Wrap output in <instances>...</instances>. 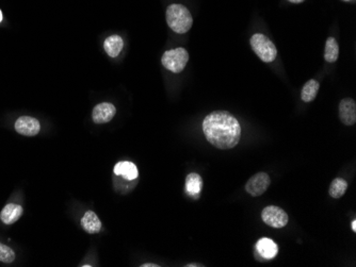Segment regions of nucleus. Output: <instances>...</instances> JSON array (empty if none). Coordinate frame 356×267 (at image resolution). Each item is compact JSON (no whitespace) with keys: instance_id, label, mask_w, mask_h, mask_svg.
Listing matches in <instances>:
<instances>
[{"instance_id":"aec40b11","label":"nucleus","mask_w":356,"mask_h":267,"mask_svg":"<svg viewBox=\"0 0 356 267\" xmlns=\"http://www.w3.org/2000/svg\"><path fill=\"white\" fill-rule=\"evenodd\" d=\"M159 265L156 264H152V263H145L143 265H141V267H158Z\"/></svg>"},{"instance_id":"6e6552de","label":"nucleus","mask_w":356,"mask_h":267,"mask_svg":"<svg viewBox=\"0 0 356 267\" xmlns=\"http://www.w3.org/2000/svg\"><path fill=\"white\" fill-rule=\"evenodd\" d=\"M339 118L345 126L356 122V103L352 98H344L339 103Z\"/></svg>"},{"instance_id":"6ab92c4d","label":"nucleus","mask_w":356,"mask_h":267,"mask_svg":"<svg viewBox=\"0 0 356 267\" xmlns=\"http://www.w3.org/2000/svg\"><path fill=\"white\" fill-rule=\"evenodd\" d=\"M15 260V252L12 249L0 243V262L3 263H12Z\"/></svg>"},{"instance_id":"f03ea898","label":"nucleus","mask_w":356,"mask_h":267,"mask_svg":"<svg viewBox=\"0 0 356 267\" xmlns=\"http://www.w3.org/2000/svg\"><path fill=\"white\" fill-rule=\"evenodd\" d=\"M166 23L174 32L184 34L191 29L193 19L185 6L173 4L166 9Z\"/></svg>"},{"instance_id":"2eb2a0df","label":"nucleus","mask_w":356,"mask_h":267,"mask_svg":"<svg viewBox=\"0 0 356 267\" xmlns=\"http://www.w3.org/2000/svg\"><path fill=\"white\" fill-rule=\"evenodd\" d=\"M203 188L202 177L197 173H191L186 178V192L192 197H197L200 195Z\"/></svg>"},{"instance_id":"f257e3e1","label":"nucleus","mask_w":356,"mask_h":267,"mask_svg":"<svg viewBox=\"0 0 356 267\" xmlns=\"http://www.w3.org/2000/svg\"><path fill=\"white\" fill-rule=\"evenodd\" d=\"M203 131L209 143L219 149L234 148L241 137L239 121L226 111L208 114L203 120Z\"/></svg>"},{"instance_id":"0eeeda50","label":"nucleus","mask_w":356,"mask_h":267,"mask_svg":"<svg viewBox=\"0 0 356 267\" xmlns=\"http://www.w3.org/2000/svg\"><path fill=\"white\" fill-rule=\"evenodd\" d=\"M15 130L25 137H34L37 136L41 130L40 121L30 116H22L15 122Z\"/></svg>"},{"instance_id":"4be33fe9","label":"nucleus","mask_w":356,"mask_h":267,"mask_svg":"<svg viewBox=\"0 0 356 267\" xmlns=\"http://www.w3.org/2000/svg\"><path fill=\"white\" fill-rule=\"evenodd\" d=\"M351 227H352V230L354 231V232H355V231H356V220L354 219L353 221H352V224H351Z\"/></svg>"},{"instance_id":"20e7f679","label":"nucleus","mask_w":356,"mask_h":267,"mask_svg":"<svg viewBox=\"0 0 356 267\" xmlns=\"http://www.w3.org/2000/svg\"><path fill=\"white\" fill-rule=\"evenodd\" d=\"M189 53L185 48H176L167 50L161 58L162 65L172 73L180 74L188 64Z\"/></svg>"},{"instance_id":"9b49d317","label":"nucleus","mask_w":356,"mask_h":267,"mask_svg":"<svg viewBox=\"0 0 356 267\" xmlns=\"http://www.w3.org/2000/svg\"><path fill=\"white\" fill-rule=\"evenodd\" d=\"M256 250L263 257V259L270 260L273 259V257H275V255L278 254L279 247L272 241V239L263 237L257 242Z\"/></svg>"},{"instance_id":"7ed1b4c3","label":"nucleus","mask_w":356,"mask_h":267,"mask_svg":"<svg viewBox=\"0 0 356 267\" xmlns=\"http://www.w3.org/2000/svg\"><path fill=\"white\" fill-rule=\"evenodd\" d=\"M250 43L253 51L265 63H270L277 59V47L268 37L261 33H256L251 38Z\"/></svg>"},{"instance_id":"a211bd4d","label":"nucleus","mask_w":356,"mask_h":267,"mask_svg":"<svg viewBox=\"0 0 356 267\" xmlns=\"http://www.w3.org/2000/svg\"><path fill=\"white\" fill-rule=\"evenodd\" d=\"M346 190H348V182L341 179V178H337V179L332 181L328 193L333 198H340L345 194Z\"/></svg>"},{"instance_id":"393cba45","label":"nucleus","mask_w":356,"mask_h":267,"mask_svg":"<svg viewBox=\"0 0 356 267\" xmlns=\"http://www.w3.org/2000/svg\"><path fill=\"white\" fill-rule=\"evenodd\" d=\"M344 2H350V0H344Z\"/></svg>"},{"instance_id":"ddd939ff","label":"nucleus","mask_w":356,"mask_h":267,"mask_svg":"<svg viewBox=\"0 0 356 267\" xmlns=\"http://www.w3.org/2000/svg\"><path fill=\"white\" fill-rule=\"evenodd\" d=\"M114 174L117 176H122L125 180H135L139 176L137 166L132 162L123 161L117 163L114 166Z\"/></svg>"},{"instance_id":"5701e85b","label":"nucleus","mask_w":356,"mask_h":267,"mask_svg":"<svg viewBox=\"0 0 356 267\" xmlns=\"http://www.w3.org/2000/svg\"><path fill=\"white\" fill-rule=\"evenodd\" d=\"M187 267H194V266H203V265H200V264H188V265H186Z\"/></svg>"},{"instance_id":"4468645a","label":"nucleus","mask_w":356,"mask_h":267,"mask_svg":"<svg viewBox=\"0 0 356 267\" xmlns=\"http://www.w3.org/2000/svg\"><path fill=\"white\" fill-rule=\"evenodd\" d=\"M124 47L123 39L120 35H111L107 38L104 43V48L108 56L111 58H117Z\"/></svg>"},{"instance_id":"423d86ee","label":"nucleus","mask_w":356,"mask_h":267,"mask_svg":"<svg viewBox=\"0 0 356 267\" xmlns=\"http://www.w3.org/2000/svg\"><path fill=\"white\" fill-rule=\"evenodd\" d=\"M270 183L271 179L268 174L258 173L248 179L245 184V191L253 197H258L268 190Z\"/></svg>"},{"instance_id":"9d476101","label":"nucleus","mask_w":356,"mask_h":267,"mask_svg":"<svg viewBox=\"0 0 356 267\" xmlns=\"http://www.w3.org/2000/svg\"><path fill=\"white\" fill-rule=\"evenodd\" d=\"M23 212L24 210L20 204L8 203L3 211L0 212V219L6 225H12L21 218Z\"/></svg>"},{"instance_id":"f3484780","label":"nucleus","mask_w":356,"mask_h":267,"mask_svg":"<svg viewBox=\"0 0 356 267\" xmlns=\"http://www.w3.org/2000/svg\"><path fill=\"white\" fill-rule=\"evenodd\" d=\"M338 56H339V47H338L337 41L334 38H328L325 43V61H327L328 63H334L337 61Z\"/></svg>"},{"instance_id":"b1692460","label":"nucleus","mask_w":356,"mask_h":267,"mask_svg":"<svg viewBox=\"0 0 356 267\" xmlns=\"http://www.w3.org/2000/svg\"><path fill=\"white\" fill-rule=\"evenodd\" d=\"M2 22H3V12H2V10H0V23Z\"/></svg>"},{"instance_id":"dca6fc26","label":"nucleus","mask_w":356,"mask_h":267,"mask_svg":"<svg viewBox=\"0 0 356 267\" xmlns=\"http://www.w3.org/2000/svg\"><path fill=\"white\" fill-rule=\"evenodd\" d=\"M319 82L317 81V80H314V79H310L309 81H307L304 86H303V90H302L301 92V98H302V100H303L304 102H310V101H313L317 94H318V91H319Z\"/></svg>"},{"instance_id":"f8f14e48","label":"nucleus","mask_w":356,"mask_h":267,"mask_svg":"<svg viewBox=\"0 0 356 267\" xmlns=\"http://www.w3.org/2000/svg\"><path fill=\"white\" fill-rule=\"evenodd\" d=\"M81 226L87 233L95 234L102 230V221L93 211H87L81 218Z\"/></svg>"},{"instance_id":"412c9836","label":"nucleus","mask_w":356,"mask_h":267,"mask_svg":"<svg viewBox=\"0 0 356 267\" xmlns=\"http://www.w3.org/2000/svg\"><path fill=\"white\" fill-rule=\"evenodd\" d=\"M288 2L292 4H302L303 2H305V0H288Z\"/></svg>"},{"instance_id":"39448f33","label":"nucleus","mask_w":356,"mask_h":267,"mask_svg":"<svg viewBox=\"0 0 356 267\" xmlns=\"http://www.w3.org/2000/svg\"><path fill=\"white\" fill-rule=\"evenodd\" d=\"M261 218L264 221V224L277 229L284 228L288 224L289 220L287 213L283 209L275 206L265 207L261 212Z\"/></svg>"},{"instance_id":"1a4fd4ad","label":"nucleus","mask_w":356,"mask_h":267,"mask_svg":"<svg viewBox=\"0 0 356 267\" xmlns=\"http://www.w3.org/2000/svg\"><path fill=\"white\" fill-rule=\"evenodd\" d=\"M117 113V109L112 103L103 102L97 104L93 109L92 118L95 123H106L109 122Z\"/></svg>"}]
</instances>
